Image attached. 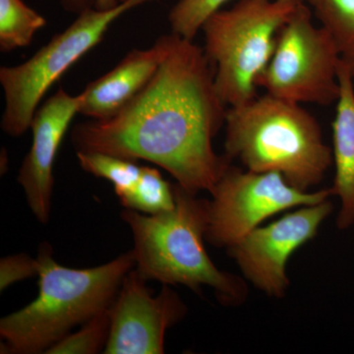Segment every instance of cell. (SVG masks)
Segmentation results:
<instances>
[{
	"instance_id": "30bf717a",
	"label": "cell",
	"mask_w": 354,
	"mask_h": 354,
	"mask_svg": "<svg viewBox=\"0 0 354 354\" xmlns=\"http://www.w3.org/2000/svg\"><path fill=\"white\" fill-rule=\"evenodd\" d=\"M146 281L134 269L123 279L109 308L111 330L104 353H164L167 330L187 313L185 304L169 285L153 297Z\"/></svg>"
},
{
	"instance_id": "9a60e30c",
	"label": "cell",
	"mask_w": 354,
	"mask_h": 354,
	"mask_svg": "<svg viewBox=\"0 0 354 354\" xmlns=\"http://www.w3.org/2000/svg\"><path fill=\"white\" fill-rule=\"evenodd\" d=\"M313 7L334 39L342 64L354 77V0H319Z\"/></svg>"
},
{
	"instance_id": "8fae6325",
	"label": "cell",
	"mask_w": 354,
	"mask_h": 354,
	"mask_svg": "<svg viewBox=\"0 0 354 354\" xmlns=\"http://www.w3.org/2000/svg\"><path fill=\"white\" fill-rule=\"evenodd\" d=\"M79 106L80 95H71L60 88L32 118V146L21 165L18 183L32 213L41 223L50 220L55 157L70 123L79 113Z\"/></svg>"
},
{
	"instance_id": "4fadbf2b",
	"label": "cell",
	"mask_w": 354,
	"mask_h": 354,
	"mask_svg": "<svg viewBox=\"0 0 354 354\" xmlns=\"http://www.w3.org/2000/svg\"><path fill=\"white\" fill-rule=\"evenodd\" d=\"M354 77L344 64H339L341 93L333 122L335 174L333 195L339 198L337 225L348 230L354 225Z\"/></svg>"
},
{
	"instance_id": "3957f363",
	"label": "cell",
	"mask_w": 354,
	"mask_h": 354,
	"mask_svg": "<svg viewBox=\"0 0 354 354\" xmlns=\"http://www.w3.org/2000/svg\"><path fill=\"white\" fill-rule=\"evenodd\" d=\"M172 187L176 206L171 211L148 215L125 209L121 213L134 239L137 271L147 281L183 285L196 292L209 286L225 306L244 304L248 295L245 281L218 270L205 249L209 200L200 199L178 183Z\"/></svg>"
},
{
	"instance_id": "277c9868",
	"label": "cell",
	"mask_w": 354,
	"mask_h": 354,
	"mask_svg": "<svg viewBox=\"0 0 354 354\" xmlns=\"http://www.w3.org/2000/svg\"><path fill=\"white\" fill-rule=\"evenodd\" d=\"M225 156L246 169L279 172L293 187L310 191L334 162L315 116L300 104L267 94L228 108Z\"/></svg>"
},
{
	"instance_id": "ba28073f",
	"label": "cell",
	"mask_w": 354,
	"mask_h": 354,
	"mask_svg": "<svg viewBox=\"0 0 354 354\" xmlns=\"http://www.w3.org/2000/svg\"><path fill=\"white\" fill-rule=\"evenodd\" d=\"M211 195L206 239L228 249L270 216L318 204L330 199L333 193L330 188L299 190L279 172L243 171L230 162Z\"/></svg>"
},
{
	"instance_id": "9c48e42d",
	"label": "cell",
	"mask_w": 354,
	"mask_h": 354,
	"mask_svg": "<svg viewBox=\"0 0 354 354\" xmlns=\"http://www.w3.org/2000/svg\"><path fill=\"white\" fill-rule=\"evenodd\" d=\"M330 199L300 207L266 227H258L227 249L244 277L268 297H285L290 288L286 264L293 252L313 239L332 214Z\"/></svg>"
},
{
	"instance_id": "603a6c76",
	"label": "cell",
	"mask_w": 354,
	"mask_h": 354,
	"mask_svg": "<svg viewBox=\"0 0 354 354\" xmlns=\"http://www.w3.org/2000/svg\"><path fill=\"white\" fill-rule=\"evenodd\" d=\"M306 1L308 2L309 4H311L312 6H314L319 0H306Z\"/></svg>"
},
{
	"instance_id": "5b68a950",
	"label": "cell",
	"mask_w": 354,
	"mask_h": 354,
	"mask_svg": "<svg viewBox=\"0 0 354 354\" xmlns=\"http://www.w3.org/2000/svg\"><path fill=\"white\" fill-rule=\"evenodd\" d=\"M304 0H239L203 25L204 50L215 67L216 92L228 108L257 97V80L277 38Z\"/></svg>"
},
{
	"instance_id": "cb8c5ba5",
	"label": "cell",
	"mask_w": 354,
	"mask_h": 354,
	"mask_svg": "<svg viewBox=\"0 0 354 354\" xmlns=\"http://www.w3.org/2000/svg\"><path fill=\"white\" fill-rule=\"evenodd\" d=\"M120 2L127 1V0H118Z\"/></svg>"
},
{
	"instance_id": "5bb4252c",
	"label": "cell",
	"mask_w": 354,
	"mask_h": 354,
	"mask_svg": "<svg viewBox=\"0 0 354 354\" xmlns=\"http://www.w3.org/2000/svg\"><path fill=\"white\" fill-rule=\"evenodd\" d=\"M46 18L22 0H0V50L8 53L31 44Z\"/></svg>"
},
{
	"instance_id": "52a82bcc",
	"label": "cell",
	"mask_w": 354,
	"mask_h": 354,
	"mask_svg": "<svg viewBox=\"0 0 354 354\" xmlns=\"http://www.w3.org/2000/svg\"><path fill=\"white\" fill-rule=\"evenodd\" d=\"M341 62L330 32L314 25L311 9L304 2L279 31L257 87L286 101L330 106L341 93Z\"/></svg>"
},
{
	"instance_id": "7c38bea8",
	"label": "cell",
	"mask_w": 354,
	"mask_h": 354,
	"mask_svg": "<svg viewBox=\"0 0 354 354\" xmlns=\"http://www.w3.org/2000/svg\"><path fill=\"white\" fill-rule=\"evenodd\" d=\"M167 48V35H162L151 48L130 50L113 69L86 86L79 95V113L95 120L118 113L150 82Z\"/></svg>"
},
{
	"instance_id": "d6986e66",
	"label": "cell",
	"mask_w": 354,
	"mask_h": 354,
	"mask_svg": "<svg viewBox=\"0 0 354 354\" xmlns=\"http://www.w3.org/2000/svg\"><path fill=\"white\" fill-rule=\"evenodd\" d=\"M230 0H179L169 13L171 32L184 39H193L203 25Z\"/></svg>"
},
{
	"instance_id": "ac0fdd59",
	"label": "cell",
	"mask_w": 354,
	"mask_h": 354,
	"mask_svg": "<svg viewBox=\"0 0 354 354\" xmlns=\"http://www.w3.org/2000/svg\"><path fill=\"white\" fill-rule=\"evenodd\" d=\"M111 308V307H109ZM109 308L84 323L80 330L67 335L51 346L48 354H95L101 353L108 344L111 330Z\"/></svg>"
},
{
	"instance_id": "2e32d148",
	"label": "cell",
	"mask_w": 354,
	"mask_h": 354,
	"mask_svg": "<svg viewBox=\"0 0 354 354\" xmlns=\"http://www.w3.org/2000/svg\"><path fill=\"white\" fill-rule=\"evenodd\" d=\"M125 209L155 215L171 211L176 206L174 187L162 178L157 169L142 167L136 184L120 197Z\"/></svg>"
},
{
	"instance_id": "ffe728a7",
	"label": "cell",
	"mask_w": 354,
	"mask_h": 354,
	"mask_svg": "<svg viewBox=\"0 0 354 354\" xmlns=\"http://www.w3.org/2000/svg\"><path fill=\"white\" fill-rule=\"evenodd\" d=\"M38 259L26 254L7 256L0 261V290L3 291L17 281L38 274Z\"/></svg>"
},
{
	"instance_id": "7a4b0ae2",
	"label": "cell",
	"mask_w": 354,
	"mask_h": 354,
	"mask_svg": "<svg viewBox=\"0 0 354 354\" xmlns=\"http://www.w3.org/2000/svg\"><path fill=\"white\" fill-rule=\"evenodd\" d=\"M37 259L38 297L0 321L2 353H46L74 327L109 308L136 266L131 250L99 267L71 269L53 259L48 243Z\"/></svg>"
},
{
	"instance_id": "e0dca14e",
	"label": "cell",
	"mask_w": 354,
	"mask_h": 354,
	"mask_svg": "<svg viewBox=\"0 0 354 354\" xmlns=\"http://www.w3.org/2000/svg\"><path fill=\"white\" fill-rule=\"evenodd\" d=\"M83 171L113 184L118 198L128 192L138 181L141 167L132 160L100 152H77Z\"/></svg>"
},
{
	"instance_id": "6da1fadb",
	"label": "cell",
	"mask_w": 354,
	"mask_h": 354,
	"mask_svg": "<svg viewBox=\"0 0 354 354\" xmlns=\"http://www.w3.org/2000/svg\"><path fill=\"white\" fill-rule=\"evenodd\" d=\"M227 109L204 48L171 32L164 59L146 87L111 118L75 125L72 145L76 153L153 162L190 192L211 193L232 162L213 147Z\"/></svg>"
},
{
	"instance_id": "8992f818",
	"label": "cell",
	"mask_w": 354,
	"mask_h": 354,
	"mask_svg": "<svg viewBox=\"0 0 354 354\" xmlns=\"http://www.w3.org/2000/svg\"><path fill=\"white\" fill-rule=\"evenodd\" d=\"M155 0H127L109 10L88 8L55 35L27 62L0 67L4 94L2 131L20 137L31 127L32 118L46 92L60 77L97 46L111 26L123 14Z\"/></svg>"
},
{
	"instance_id": "7402d4cb",
	"label": "cell",
	"mask_w": 354,
	"mask_h": 354,
	"mask_svg": "<svg viewBox=\"0 0 354 354\" xmlns=\"http://www.w3.org/2000/svg\"><path fill=\"white\" fill-rule=\"evenodd\" d=\"M118 0H95V8L99 10H109L120 4Z\"/></svg>"
},
{
	"instance_id": "44dd1931",
	"label": "cell",
	"mask_w": 354,
	"mask_h": 354,
	"mask_svg": "<svg viewBox=\"0 0 354 354\" xmlns=\"http://www.w3.org/2000/svg\"><path fill=\"white\" fill-rule=\"evenodd\" d=\"M60 3L67 12L78 15L83 11L95 7V0H60Z\"/></svg>"
}]
</instances>
